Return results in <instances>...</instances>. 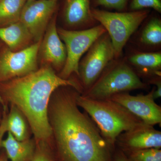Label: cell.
<instances>
[{
	"label": "cell",
	"mask_w": 161,
	"mask_h": 161,
	"mask_svg": "<svg viewBox=\"0 0 161 161\" xmlns=\"http://www.w3.org/2000/svg\"><path fill=\"white\" fill-rule=\"evenodd\" d=\"M77 94L63 91L52 106V123L63 161H111L109 144L86 112L80 111Z\"/></svg>",
	"instance_id": "cell-1"
},
{
	"label": "cell",
	"mask_w": 161,
	"mask_h": 161,
	"mask_svg": "<svg viewBox=\"0 0 161 161\" xmlns=\"http://www.w3.org/2000/svg\"><path fill=\"white\" fill-rule=\"evenodd\" d=\"M70 86L77 91L78 84L64 79L45 67L29 75L0 83V96L17 107L28 120L36 138L40 142L53 133L48 117L50 98L55 90Z\"/></svg>",
	"instance_id": "cell-2"
},
{
	"label": "cell",
	"mask_w": 161,
	"mask_h": 161,
	"mask_svg": "<svg viewBox=\"0 0 161 161\" xmlns=\"http://www.w3.org/2000/svg\"><path fill=\"white\" fill-rule=\"evenodd\" d=\"M78 107L92 118L110 146L120 134L145 124L120 104L109 99H95L77 95Z\"/></svg>",
	"instance_id": "cell-3"
},
{
	"label": "cell",
	"mask_w": 161,
	"mask_h": 161,
	"mask_svg": "<svg viewBox=\"0 0 161 161\" xmlns=\"http://www.w3.org/2000/svg\"><path fill=\"white\" fill-rule=\"evenodd\" d=\"M147 88L148 84L141 80L123 56L110 62L83 96L92 99H108L118 93Z\"/></svg>",
	"instance_id": "cell-4"
},
{
	"label": "cell",
	"mask_w": 161,
	"mask_h": 161,
	"mask_svg": "<svg viewBox=\"0 0 161 161\" xmlns=\"http://www.w3.org/2000/svg\"><path fill=\"white\" fill-rule=\"evenodd\" d=\"M91 11L94 19L109 36L115 59L123 56L124 47L150 13V9L113 12L92 7Z\"/></svg>",
	"instance_id": "cell-5"
},
{
	"label": "cell",
	"mask_w": 161,
	"mask_h": 161,
	"mask_svg": "<svg viewBox=\"0 0 161 161\" xmlns=\"http://www.w3.org/2000/svg\"><path fill=\"white\" fill-rule=\"evenodd\" d=\"M58 31L66 47L67 53L66 61L60 76L68 79L73 74L79 76V64L81 58L95 40L106 31L99 24L90 29L70 30L59 28Z\"/></svg>",
	"instance_id": "cell-6"
},
{
	"label": "cell",
	"mask_w": 161,
	"mask_h": 161,
	"mask_svg": "<svg viewBox=\"0 0 161 161\" xmlns=\"http://www.w3.org/2000/svg\"><path fill=\"white\" fill-rule=\"evenodd\" d=\"M114 59V48L106 32L95 40L79 62V76L86 91L92 86Z\"/></svg>",
	"instance_id": "cell-7"
},
{
	"label": "cell",
	"mask_w": 161,
	"mask_h": 161,
	"mask_svg": "<svg viewBox=\"0 0 161 161\" xmlns=\"http://www.w3.org/2000/svg\"><path fill=\"white\" fill-rule=\"evenodd\" d=\"M41 41L19 51L6 45L0 49V83L23 77L37 69V57Z\"/></svg>",
	"instance_id": "cell-8"
},
{
	"label": "cell",
	"mask_w": 161,
	"mask_h": 161,
	"mask_svg": "<svg viewBox=\"0 0 161 161\" xmlns=\"http://www.w3.org/2000/svg\"><path fill=\"white\" fill-rule=\"evenodd\" d=\"M53 0H27L20 21L26 27L35 42L41 41L51 20L58 9Z\"/></svg>",
	"instance_id": "cell-9"
},
{
	"label": "cell",
	"mask_w": 161,
	"mask_h": 161,
	"mask_svg": "<svg viewBox=\"0 0 161 161\" xmlns=\"http://www.w3.org/2000/svg\"><path fill=\"white\" fill-rule=\"evenodd\" d=\"M155 86L146 95H130L128 92L112 95L110 100L120 104L145 124L153 126L161 123V108L153 97Z\"/></svg>",
	"instance_id": "cell-10"
},
{
	"label": "cell",
	"mask_w": 161,
	"mask_h": 161,
	"mask_svg": "<svg viewBox=\"0 0 161 161\" xmlns=\"http://www.w3.org/2000/svg\"><path fill=\"white\" fill-rule=\"evenodd\" d=\"M91 0H64L62 17L70 30L92 28L99 23L92 14Z\"/></svg>",
	"instance_id": "cell-11"
},
{
	"label": "cell",
	"mask_w": 161,
	"mask_h": 161,
	"mask_svg": "<svg viewBox=\"0 0 161 161\" xmlns=\"http://www.w3.org/2000/svg\"><path fill=\"white\" fill-rule=\"evenodd\" d=\"M57 12L52 18L40 43L43 60L57 69H62L66 60V47L58 35L56 25Z\"/></svg>",
	"instance_id": "cell-12"
},
{
	"label": "cell",
	"mask_w": 161,
	"mask_h": 161,
	"mask_svg": "<svg viewBox=\"0 0 161 161\" xmlns=\"http://www.w3.org/2000/svg\"><path fill=\"white\" fill-rule=\"evenodd\" d=\"M123 147L130 151L161 147V132L153 126L144 124L130 131L123 132L117 139Z\"/></svg>",
	"instance_id": "cell-13"
},
{
	"label": "cell",
	"mask_w": 161,
	"mask_h": 161,
	"mask_svg": "<svg viewBox=\"0 0 161 161\" xmlns=\"http://www.w3.org/2000/svg\"><path fill=\"white\" fill-rule=\"evenodd\" d=\"M159 14L154 11L150 13L135 32V44L137 46L136 49L145 52L161 51V18Z\"/></svg>",
	"instance_id": "cell-14"
},
{
	"label": "cell",
	"mask_w": 161,
	"mask_h": 161,
	"mask_svg": "<svg viewBox=\"0 0 161 161\" xmlns=\"http://www.w3.org/2000/svg\"><path fill=\"white\" fill-rule=\"evenodd\" d=\"M137 75L151 78L161 76V51L145 52L130 49L124 57Z\"/></svg>",
	"instance_id": "cell-15"
},
{
	"label": "cell",
	"mask_w": 161,
	"mask_h": 161,
	"mask_svg": "<svg viewBox=\"0 0 161 161\" xmlns=\"http://www.w3.org/2000/svg\"><path fill=\"white\" fill-rule=\"evenodd\" d=\"M32 40L29 31L20 21L0 27V40L12 51H19L28 47Z\"/></svg>",
	"instance_id": "cell-16"
},
{
	"label": "cell",
	"mask_w": 161,
	"mask_h": 161,
	"mask_svg": "<svg viewBox=\"0 0 161 161\" xmlns=\"http://www.w3.org/2000/svg\"><path fill=\"white\" fill-rule=\"evenodd\" d=\"M6 111H4L3 119L0 121V148L6 132H10L18 141L28 139V128L22 112L14 105H11L8 114Z\"/></svg>",
	"instance_id": "cell-17"
},
{
	"label": "cell",
	"mask_w": 161,
	"mask_h": 161,
	"mask_svg": "<svg viewBox=\"0 0 161 161\" xmlns=\"http://www.w3.org/2000/svg\"><path fill=\"white\" fill-rule=\"evenodd\" d=\"M1 148H4L10 161H29L36 150L33 141L29 139L18 141L9 132L6 138L1 142Z\"/></svg>",
	"instance_id": "cell-18"
},
{
	"label": "cell",
	"mask_w": 161,
	"mask_h": 161,
	"mask_svg": "<svg viewBox=\"0 0 161 161\" xmlns=\"http://www.w3.org/2000/svg\"><path fill=\"white\" fill-rule=\"evenodd\" d=\"M27 0H0V27L20 21Z\"/></svg>",
	"instance_id": "cell-19"
},
{
	"label": "cell",
	"mask_w": 161,
	"mask_h": 161,
	"mask_svg": "<svg viewBox=\"0 0 161 161\" xmlns=\"http://www.w3.org/2000/svg\"><path fill=\"white\" fill-rule=\"evenodd\" d=\"M129 0H91L92 8L111 11H127Z\"/></svg>",
	"instance_id": "cell-20"
},
{
	"label": "cell",
	"mask_w": 161,
	"mask_h": 161,
	"mask_svg": "<svg viewBox=\"0 0 161 161\" xmlns=\"http://www.w3.org/2000/svg\"><path fill=\"white\" fill-rule=\"evenodd\" d=\"M152 9L161 14V0H129L127 11Z\"/></svg>",
	"instance_id": "cell-21"
},
{
	"label": "cell",
	"mask_w": 161,
	"mask_h": 161,
	"mask_svg": "<svg viewBox=\"0 0 161 161\" xmlns=\"http://www.w3.org/2000/svg\"><path fill=\"white\" fill-rule=\"evenodd\" d=\"M130 161H161L160 149L150 148L131 151Z\"/></svg>",
	"instance_id": "cell-22"
},
{
	"label": "cell",
	"mask_w": 161,
	"mask_h": 161,
	"mask_svg": "<svg viewBox=\"0 0 161 161\" xmlns=\"http://www.w3.org/2000/svg\"><path fill=\"white\" fill-rule=\"evenodd\" d=\"M44 143L43 142L40 143V146L36 148L34 154L29 161H53L51 155Z\"/></svg>",
	"instance_id": "cell-23"
},
{
	"label": "cell",
	"mask_w": 161,
	"mask_h": 161,
	"mask_svg": "<svg viewBox=\"0 0 161 161\" xmlns=\"http://www.w3.org/2000/svg\"><path fill=\"white\" fill-rule=\"evenodd\" d=\"M161 76H155L150 78L149 83L155 86V90L153 92V97L154 99L161 97Z\"/></svg>",
	"instance_id": "cell-24"
},
{
	"label": "cell",
	"mask_w": 161,
	"mask_h": 161,
	"mask_svg": "<svg viewBox=\"0 0 161 161\" xmlns=\"http://www.w3.org/2000/svg\"><path fill=\"white\" fill-rule=\"evenodd\" d=\"M115 161H130L122 153H117L115 157Z\"/></svg>",
	"instance_id": "cell-25"
},
{
	"label": "cell",
	"mask_w": 161,
	"mask_h": 161,
	"mask_svg": "<svg viewBox=\"0 0 161 161\" xmlns=\"http://www.w3.org/2000/svg\"><path fill=\"white\" fill-rule=\"evenodd\" d=\"M3 43H2V41L0 40V49H1L2 47L3 46ZM0 103L2 104V105L3 106V110H6V104H5V103H4V101L2 99V98H1V96H0Z\"/></svg>",
	"instance_id": "cell-26"
},
{
	"label": "cell",
	"mask_w": 161,
	"mask_h": 161,
	"mask_svg": "<svg viewBox=\"0 0 161 161\" xmlns=\"http://www.w3.org/2000/svg\"><path fill=\"white\" fill-rule=\"evenodd\" d=\"M8 159L6 154L3 153L0 155V161H8Z\"/></svg>",
	"instance_id": "cell-27"
},
{
	"label": "cell",
	"mask_w": 161,
	"mask_h": 161,
	"mask_svg": "<svg viewBox=\"0 0 161 161\" xmlns=\"http://www.w3.org/2000/svg\"><path fill=\"white\" fill-rule=\"evenodd\" d=\"M53 1H57V2H58V0H53Z\"/></svg>",
	"instance_id": "cell-28"
},
{
	"label": "cell",
	"mask_w": 161,
	"mask_h": 161,
	"mask_svg": "<svg viewBox=\"0 0 161 161\" xmlns=\"http://www.w3.org/2000/svg\"><path fill=\"white\" fill-rule=\"evenodd\" d=\"M0 121H1V119H0Z\"/></svg>",
	"instance_id": "cell-29"
},
{
	"label": "cell",
	"mask_w": 161,
	"mask_h": 161,
	"mask_svg": "<svg viewBox=\"0 0 161 161\" xmlns=\"http://www.w3.org/2000/svg\"><path fill=\"white\" fill-rule=\"evenodd\" d=\"M0 150H1V148H0Z\"/></svg>",
	"instance_id": "cell-30"
}]
</instances>
